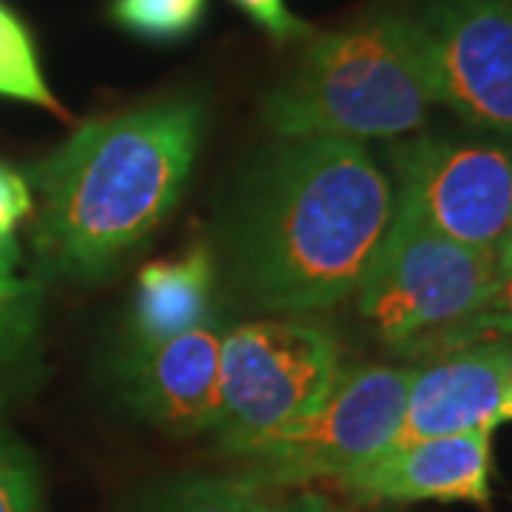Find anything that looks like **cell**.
Here are the masks:
<instances>
[{
  "mask_svg": "<svg viewBox=\"0 0 512 512\" xmlns=\"http://www.w3.org/2000/svg\"><path fill=\"white\" fill-rule=\"evenodd\" d=\"M393 211V183L362 143L285 140L245 183L228 225L231 279L262 311L336 308L362 285Z\"/></svg>",
  "mask_w": 512,
  "mask_h": 512,
  "instance_id": "obj_1",
  "label": "cell"
},
{
  "mask_svg": "<svg viewBox=\"0 0 512 512\" xmlns=\"http://www.w3.org/2000/svg\"><path fill=\"white\" fill-rule=\"evenodd\" d=\"M205 128L197 97L89 120L37 168L35 248L60 274L97 279L183 197Z\"/></svg>",
  "mask_w": 512,
  "mask_h": 512,
  "instance_id": "obj_2",
  "label": "cell"
},
{
  "mask_svg": "<svg viewBox=\"0 0 512 512\" xmlns=\"http://www.w3.org/2000/svg\"><path fill=\"white\" fill-rule=\"evenodd\" d=\"M436 94L419 20L382 12L313 37L262 103L282 140H396L427 123Z\"/></svg>",
  "mask_w": 512,
  "mask_h": 512,
  "instance_id": "obj_3",
  "label": "cell"
},
{
  "mask_svg": "<svg viewBox=\"0 0 512 512\" xmlns=\"http://www.w3.org/2000/svg\"><path fill=\"white\" fill-rule=\"evenodd\" d=\"M495 274L498 254L453 242L393 211L382 248L356 288V308L387 348L433 356L484 305Z\"/></svg>",
  "mask_w": 512,
  "mask_h": 512,
  "instance_id": "obj_4",
  "label": "cell"
},
{
  "mask_svg": "<svg viewBox=\"0 0 512 512\" xmlns=\"http://www.w3.org/2000/svg\"><path fill=\"white\" fill-rule=\"evenodd\" d=\"M416 367H342L325 399L305 416L276 427L234 456L248 464L245 478L265 487L311 481L339 484L393 447L404 419Z\"/></svg>",
  "mask_w": 512,
  "mask_h": 512,
  "instance_id": "obj_5",
  "label": "cell"
},
{
  "mask_svg": "<svg viewBox=\"0 0 512 512\" xmlns=\"http://www.w3.org/2000/svg\"><path fill=\"white\" fill-rule=\"evenodd\" d=\"M342 345L302 319L248 322L222 339V447H239L305 416L342 373Z\"/></svg>",
  "mask_w": 512,
  "mask_h": 512,
  "instance_id": "obj_6",
  "label": "cell"
},
{
  "mask_svg": "<svg viewBox=\"0 0 512 512\" xmlns=\"http://www.w3.org/2000/svg\"><path fill=\"white\" fill-rule=\"evenodd\" d=\"M396 214L441 237L493 251L512 225V143L419 134L390 148Z\"/></svg>",
  "mask_w": 512,
  "mask_h": 512,
  "instance_id": "obj_7",
  "label": "cell"
},
{
  "mask_svg": "<svg viewBox=\"0 0 512 512\" xmlns=\"http://www.w3.org/2000/svg\"><path fill=\"white\" fill-rule=\"evenodd\" d=\"M419 35L436 103L512 143V0H433Z\"/></svg>",
  "mask_w": 512,
  "mask_h": 512,
  "instance_id": "obj_8",
  "label": "cell"
},
{
  "mask_svg": "<svg viewBox=\"0 0 512 512\" xmlns=\"http://www.w3.org/2000/svg\"><path fill=\"white\" fill-rule=\"evenodd\" d=\"M512 376V336L487 339L433 356L416 367L404 419L390 450L470 430L493 433Z\"/></svg>",
  "mask_w": 512,
  "mask_h": 512,
  "instance_id": "obj_9",
  "label": "cell"
},
{
  "mask_svg": "<svg viewBox=\"0 0 512 512\" xmlns=\"http://www.w3.org/2000/svg\"><path fill=\"white\" fill-rule=\"evenodd\" d=\"M493 433L470 430L456 436L424 439L387 450L336 487L356 504L370 501H461L490 510L493 490Z\"/></svg>",
  "mask_w": 512,
  "mask_h": 512,
  "instance_id": "obj_10",
  "label": "cell"
},
{
  "mask_svg": "<svg viewBox=\"0 0 512 512\" xmlns=\"http://www.w3.org/2000/svg\"><path fill=\"white\" fill-rule=\"evenodd\" d=\"M222 339L211 322L163 345L134 350L131 396L151 424L171 436L217 430L222 416Z\"/></svg>",
  "mask_w": 512,
  "mask_h": 512,
  "instance_id": "obj_11",
  "label": "cell"
},
{
  "mask_svg": "<svg viewBox=\"0 0 512 512\" xmlns=\"http://www.w3.org/2000/svg\"><path fill=\"white\" fill-rule=\"evenodd\" d=\"M217 265L208 245L154 259L137 274L131 296V350H148L214 322Z\"/></svg>",
  "mask_w": 512,
  "mask_h": 512,
  "instance_id": "obj_12",
  "label": "cell"
},
{
  "mask_svg": "<svg viewBox=\"0 0 512 512\" xmlns=\"http://www.w3.org/2000/svg\"><path fill=\"white\" fill-rule=\"evenodd\" d=\"M251 478L200 476L168 487L151 512H285V498Z\"/></svg>",
  "mask_w": 512,
  "mask_h": 512,
  "instance_id": "obj_13",
  "label": "cell"
},
{
  "mask_svg": "<svg viewBox=\"0 0 512 512\" xmlns=\"http://www.w3.org/2000/svg\"><path fill=\"white\" fill-rule=\"evenodd\" d=\"M0 97L35 103L40 109L66 117L37 63L32 37L9 9L0 6Z\"/></svg>",
  "mask_w": 512,
  "mask_h": 512,
  "instance_id": "obj_14",
  "label": "cell"
},
{
  "mask_svg": "<svg viewBox=\"0 0 512 512\" xmlns=\"http://www.w3.org/2000/svg\"><path fill=\"white\" fill-rule=\"evenodd\" d=\"M208 12V0H111V20L134 37L174 43L188 37Z\"/></svg>",
  "mask_w": 512,
  "mask_h": 512,
  "instance_id": "obj_15",
  "label": "cell"
},
{
  "mask_svg": "<svg viewBox=\"0 0 512 512\" xmlns=\"http://www.w3.org/2000/svg\"><path fill=\"white\" fill-rule=\"evenodd\" d=\"M512 336V262L498 265V274L484 305L478 308L464 325H458L433 356H441L447 350L464 348L473 342H487V339H510Z\"/></svg>",
  "mask_w": 512,
  "mask_h": 512,
  "instance_id": "obj_16",
  "label": "cell"
},
{
  "mask_svg": "<svg viewBox=\"0 0 512 512\" xmlns=\"http://www.w3.org/2000/svg\"><path fill=\"white\" fill-rule=\"evenodd\" d=\"M37 285L18 274H0V362L18 353L37 325Z\"/></svg>",
  "mask_w": 512,
  "mask_h": 512,
  "instance_id": "obj_17",
  "label": "cell"
},
{
  "mask_svg": "<svg viewBox=\"0 0 512 512\" xmlns=\"http://www.w3.org/2000/svg\"><path fill=\"white\" fill-rule=\"evenodd\" d=\"M32 188L15 168L0 163V274H15L20 262L18 231L32 214Z\"/></svg>",
  "mask_w": 512,
  "mask_h": 512,
  "instance_id": "obj_18",
  "label": "cell"
},
{
  "mask_svg": "<svg viewBox=\"0 0 512 512\" xmlns=\"http://www.w3.org/2000/svg\"><path fill=\"white\" fill-rule=\"evenodd\" d=\"M0 512H37V490L23 458L0 447Z\"/></svg>",
  "mask_w": 512,
  "mask_h": 512,
  "instance_id": "obj_19",
  "label": "cell"
},
{
  "mask_svg": "<svg viewBox=\"0 0 512 512\" xmlns=\"http://www.w3.org/2000/svg\"><path fill=\"white\" fill-rule=\"evenodd\" d=\"M234 3L254 20L256 26H262L268 35L274 37L276 43H288V40L313 35V26L291 15L285 0H234Z\"/></svg>",
  "mask_w": 512,
  "mask_h": 512,
  "instance_id": "obj_20",
  "label": "cell"
},
{
  "mask_svg": "<svg viewBox=\"0 0 512 512\" xmlns=\"http://www.w3.org/2000/svg\"><path fill=\"white\" fill-rule=\"evenodd\" d=\"M285 512H376L362 504H336L319 493H299L285 498Z\"/></svg>",
  "mask_w": 512,
  "mask_h": 512,
  "instance_id": "obj_21",
  "label": "cell"
},
{
  "mask_svg": "<svg viewBox=\"0 0 512 512\" xmlns=\"http://www.w3.org/2000/svg\"><path fill=\"white\" fill-rule=\"evenodd\" d=\"M504 421H512V376L504 390V399H501V410H498V424H504Z\"/></svg>",
  "mask_w": 512,
  "mask_h": 512,
  "instance_id": "obj_22",
  "label": "cell"
},
{
  "mask_svg": "<svg viewBox=\"0 0 512 512\" xmlns=\"http://www.w3.org/2000/svg\"><path fill=\"white\" fill-rule=\"evenodd\" d=\"M512 262V225H510V234L504 239V245L498 248V265H510Z\"/></svg>",
  "mask_w": 512,
  "mask_h": 512,
  "instance_id": "obj_23",
  "label": "cell"
}]
</instances>
